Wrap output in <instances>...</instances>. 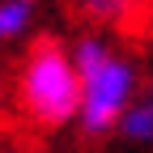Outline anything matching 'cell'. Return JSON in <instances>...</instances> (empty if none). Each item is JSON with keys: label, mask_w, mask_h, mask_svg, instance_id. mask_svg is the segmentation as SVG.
<instances>
[{"label": "cell", "mask_w": 153, "mask_h": 153, "mask_svg": "<svg viewBox=\"0 0 153 153\" xmlns=\"http://www.w3.org/2000/svg\"><path fill=\"white\" fill-rule=\"evenodd\" d=\"M76 9V17L102 30H145L153 22V0H68Z\"/></svg>", "instance_id": "3957f363"}, {"label": "cell", "mask_w": 153, "mask_h": 153, "mask_svg": "<svg viewBox=\"0 0 153 153\" xmlns=\"http://www.w3.org/2000/svg\"><path fill=\"white\" fill-rule=\"evenodd\" d=\"M115 132H123L132 145H153V94L149 98H132V106L123 111Z\"/></svg>", "instance_id": "5b68a950"}, {"label": "cell", "mask_w": 153, "mask_h": 153, "mask_svg": "<svg viewBox=\"0 0 153 153\" xmlns=\"http://www.w3.org/2000/svg\"><path fill=\"white\" fill-rule=\"evenodd\" d=\"M72 60H76V72H81V111H76V123H81L85 136H106V132L119 128L123 111L132 106L136 68L98 34L76 38Z\"/></svg>", "instance_id": "6da1fadb"}, {"label": "cell", "mask_w": 153, "mask_h": 153, "mask_svg": "<svg viewBox=\"0 0 153 153\" xmlns=\"http://www.w3.org/2000/svg\"><path fill=\"white\" fill-rule=\"evenodd\" d=\"M149 26H153V22H149Z\"/></svg>", "instance_id": "52a82bcc"}, {"label": "cell", "mask_w": 153, "mask_h": 153, "mask_svg": "<svg viewBox=\"0 0 153 153\" xmlns=\"http://www.w3.org/2000/svg\"><path fill=\"white\" fill-rule=\"evenodd\" d=\"M0 98H4V89H0Z\"/></svg>", "instance_id": "8992f818"}, {"label": "cell", "mask_w": 153, "mask_h": 153, "mask_svg": "<svg viewBox=\"0 0 153 153\" xmlns=\"http://www.w3.org/2000/svg\"><path fill=\"white\" fill-rule=\"evenodd\" d=\"M17 102L38 128H64L81 111V72L64 43H34L17 72Z\"/></svg>", "instance_id": "7a4b0ae2"}, {"label": "cell", "mask_w": 153, "mask_h": 153, "mask_svg": "<svg viewBox=\"0 0 153 153\" xmlns=\"http://www.w3.org/2000/svg\"><path fill=\"white\" fill-rule=\"evenodd\" d=\"M38 22V0H0V47L26 38Z\"/></svg>", "instance_id": "277c9868"}]
</instances>
